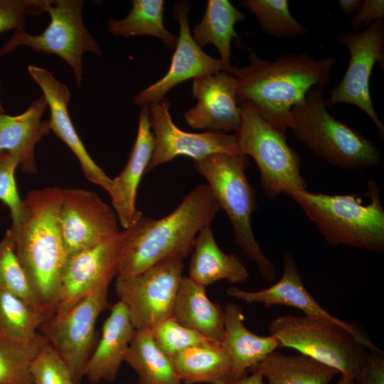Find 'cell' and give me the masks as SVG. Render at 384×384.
Masks as SVG:
<instances>
[{"mask_svg":"<svg viewBox=\"0 0 384 384\" xmlns=\"http://www.w3.org/2000/svg\"><path fill=\"white\" fill-rule=\"evenodd\" d=\"M336 384H355L354 383V379L348 377H346L343 375L340 376L339 379L338 380Z\"/></svg>","mask_w":384,"mask_h":384,"instance_id":"cell-43","label":"cell"},{"mask_svg":"<svg viewBox=\"0 0 384 384\" xmlns=\"http://www.w3.org/2000/svg\"><path fill=\"white\" fill-rule=\"evenodd\" d=\"M245 67L233 66L237 79V100L250 103L273 128L286 136L292 109L304 100L314 86L330 82L335 57L314 58L306 53H289L274 60L262 59L255 52Z\"/></svg>","mask_w":384,"mask_h":384,"instance_id":"cell-1","label":"cell"},{"mask_svg":"<svg viewBox=\"0 0 384 384\" xmlns=\"http://www.w3.org/2000/svg\"><path fill=\"white\" fill-rule=\"evenodd\" d=\"M355 384H384V353L380 349L366 352Z\"/></svg>","mask_w":384,"mask_h":384,"instance_id":"cell-39","label":"cell"},{"mask_svg":"<svg viewBox=\"0 0 384 384\" xmlns=\"http://www.w3.org/2000/svg\"><path fill=\"white\" fill-rule=\"evenodd\" d=\"M170 106L166 97L149 105V123L154 147L146 173L179 156L197 161L218 153L242 155L235 134L216 131L191 133L181 130L172 120Z\"/></svg>","mask_w":384,"mask_h":384,"instance_id":"cell-14","label":"cell"},{"mask_svg":"<svg viewBox=\"0 0 384 384\" xmlns=\"http://www.w3.org/2000/svg\"><path fill=\"white\" fill-rule=\"evenodd\" d=\"M61 198L62 188L58 186L29 191L9 228L46 320L55 313L68 258L59 225Z\"/></svg>","mask_w":384,"mask_h":384,"instance_id":"cell-2","label":"cell"},{"mask_svg":"<svg viewBox=\"0 0 384 384\" xmlns=\"http://www.w3.org/2000/svg\"><path fill=\"white\" fill-rule=\"evenodd\" d=\"M20 166L17 155L10 152L0 154V201L7 206L11 220L16 219L23 208L16 182L15 173Z\"/></svg>","mask_w":384,"mask_h":384,"instance_id":"cell-38","label":"cell"},{"mask_svg":"<svg viewBox=\"0 0 384 384\" xmlns=\"http://www.w3.org/2000/svg\"><path fill=\"white\" fill-rule=\"evenodd\" d=\"M171 359L184 384H226L232 378L230 360L220 342L191 347Z\"/></svg>","mask_w":384,"mask_h":384,"instance_id":"cell-26","label":"cell"},{"mask_svg":"<svg viewBox=\"0 0 384 384\" xmlns=\"http://www.w3.org/2000/svg\"><path fill=\"white\" fill-rule=\"evenodd\" d=\"M127 236L124 229L100 244L68 256L53 315L67 311L99 281L117 276Z\"/></svg>","mask_w":384,"mask_h":384,"instance_id":"cell-16","label":"cell"},{"mask_svg":"<svg viewBox=\"0 0 384 384\" xmlns=\"http://www.w3.org/2000/svg\"><path fill=\"white\" fill-rule=\"evenodd\" d=\"M128 15L122 19H110L107 31L124 38L149 36L161 39L169 48L174 49L178 36L164 23L165 2L162 0H133Z\"/></svg>","mask_w":384,"mask_h":384,"instance_id":"cell-30","label":"cell"},{"mask_svg":"<svg viewBox=\"0 0 384 384\" xmlns=\"http://www.w3.org/2000/svg\"><path fill=\"white\" fill-rule=\"evenodd\" d=\"M27 70L46 100L50 110L48 121L51 131L73 152L86 178L102 187L111 196L114 190L112 178L91 158L69 115L68 107L70 92L68 87L44 68L30 65Z\"/></svg>","mask_w":384,"mask_h":384,"instance_id":"cell-18","label":"cell"},{"mask_svg":"<svg viewBox=\"0 0 384 384\" xmlns=\"http://www.w3.org/2000/svg\"><path fill=\"white\" fill-rule=\"evenodd\" d=\"M191 6L186 1L175 5L173 12L179 24V35L169 69L159 80L134 96L137 106L162 100L171 89L189 79L225 71L221 60L204 52L192 38L188 22Z\"/></svg>","mask_w":384,"mask_h":384,"instance_id":"cell-15","label":"cell"},{"mask_svg":"<svg viewBox=\"0 0 384 384\" xmlns=\"http://www.w3.org/2000/svg\"><path fill=\"white\" fill-rule=\"evenodd\" d=\"M53 0H0V33L25 30L27 17L42 16Z\"/></svg>","mask_w":384,"mask_h":384,"instance_id":"cell-37","label":"cell"},{"mask_svg":"<svg viewBox=\"0 0 384 384\" xmlns=\"http://www.w3.org/2000/svg\"><path fill=\"white\" fill-rule=\"evenodd\" d=\"M113 277L96 283L67 311L44 321L38 332L68 367L75 384L85 377L87 363L97 344L96 321L112 305L108 290Z\"/></svg>","mask_w":384,"mask_h":384,"instance_id":"cell-9","label":"cell"},{"mask_svg":"<svg viewBox=\"0 0 384 384\" xmlns=\"http://www.w3.org/2000/svg\"><path fill=\"white\" fill-rule=\"evenodd\" d=\"M171 316L180 324L208 339L221 342L225 333L223 308L210 301L206 287L183 277Z\"/></svg>","mask_w":384,"mask_h":384,"instance_id":"cell-25","label":"cell"},{"mask_svg":"<svg viewBox=\"0 0 384 384\" xmlns=\"http://www.w3.org/2000/svg\"><path fill=\"white\" fill-rule=\"evenodd\" d=\"M236 90V78L225 71L194 78L192 96L197 103L184 113L185 122L193 129L236 132L241 121Z\"/></svg>","mask_w":384,"mask_h":384,"instance_id":"cell-17","label":"cell"},{"mask_svg":"<svg viewBox=\"0 0 384 384\" xmlns=\"http://www.w3.org/2000/svg\"><path fill=\"white\" fill-rule=\"evenodd\" d=\"M59 225L68 256L100 244L120 232L112 206L96 192L62 189Z\"/></svg>","mask_w":384,"mask_h":384,"instance_id":"cell-13","label":"cell"},{"mask_svg":"<svg viewBox=\"0 0 384 384\" xmlns=\"http://www.w3.org/2000/svg\"><path fill=\"white\" fill-rule=\"evenodd\" d=\"M124 362L137 373L138 384H181L171 358L155 343L150 329H136Z\"/></svg>","mask_w":384,"mask_h":384,"instance_id":"cell-29","label":"cell"},{"mask_svg":"<svg viewBox=\"0 0 384 384\" xmlns=\"http://www.w3.org/2000/svg\"><path fill=\"white\" fill-rule=\"evenodd\" d=\"M283 272L280 279L269 287L257 291H245L235 287L226 289L231 297L247 303H261L270 308L275 305L293 307L305 316L324 319L348 330L360 331L353 324L344 321L325 310L304 286L301 274L292 252L282 255Z\"/></svg>","mask_w":384,"mask_h":384,"instance_id":"cell-19","label":"cell"},{"mask_svg":"<svg viewBox=\"0 0 384 384\" xmlns=\"http://www.w3.org/2000/svg\"><path fill=\"white\" fill-rule=\"evenodd\" d=\"M248 164L245 155L218 153L194 161L193 168L206 179L220 209L227 213L237 245L255 262L262 277L272 282L275 267L263 254L251 225L257 203L255 190L245 174Z\"/></svg>","mask_w":384,"mask_h":384,"instance_id":"cell-6","label":"cell"},{"mask_svg":"<svg viewBox=\"0 0 384 384\" xmlns=\"http://www.w3.org/2000/svg\"><path fill=\"white\" fill-rule=\"evenodd\" d=\"M1 80H0V94H1ZM0 113H5V110L2 105L1 99H0Z\"/></svg>","mask_w":384,"mask_h":384,"instance_id":"cell-44","label":"cell"},{"mask_svg":"<svg viewBox=\"0 0 384 384\" xmlns=\"http://www.w3.org/2000/svg\"><path fill=\"white\" fill-rule=\"evenodd\" d=\"M368 200L363 194L327 195L306 189L286 192L314 223L326 240L373 252L384 251V210L378 183L368 182Z\"/></svg>","mask_w":384,"mask_h":384,"instance_id":"cell-4","label":"cell"},{"mask_svg":"<svg viewBox=\"0 0 384 384\" xmlns=\"http://www.w3.org/2000/svg\"><path fill=\"white\" fill-rule=\"evenodd\" d=\"M47 107L46 100L41 95L19 114L0 113V154L17 155L26 174H37L35 147L51 132L49 121L43 120Z\"/></svg>","mask_w":384,"mask_h":384,"instance_id":"cell-22","label":"cell"},{"mask_svg":"<svg viewBox=\"0 0 384 384\" xmlns=\"http://www.w3.org/2000/svg\"><path fill=\"white\" fill-rule=\"evenodd\" d=\"M188 267V277L202 287L219 280L233 284L247 280L249 272L235 254H227L218 247L211 225L198 233Z\"/></svg>","mask_w":384,"mask_h":384,"instance_id":"cell-24","label":"cell"},{"mask_svg":"<svg viewBox=\"0 0 384 384\" xmlns=\"http://www.w3.org/2000/svg\"><path fill=\"white\" fill-rule=\"evenodd\" d=\"M241 121L235 134L240 152L257 164L266 196L276 198L292 189H306L301 157L287 143L286 136L273 128L246 101L238 102Z\"/></svg>","mask_w":384,"mask_h":384,"instance_id":"cell-8","label":"cell"},{"mask_svg":"<svg viewBox=\"0 0 384 384\" xmlns=\"http://www.w3.org/2000/svg\"><path fill=\"white\" fill-rule=\"evenodd\" d=\"M323 86H314L304 101L294 106L289 128L315 155L342 169L377 166L381 154L358 130L332 116L326 105Z\"/></svg>","mask_w":384,"mask_h":384,"instance_id":"cell-5","label":"cell"},{"mask_svg":"<svg viewBox=\"0 0 384 384\" xmlns=\"http://www.w3.org/2000/svg\"><path fill=\"white\" fill-rule=\"evenodd\" d=\"M384 1L365 0L351 19V26L354 31L361 27H368L373 23L383 19Z\"/></svg>","mask_w":384,"mask_h":384,"instance_id":"cell-40","label":"cell"},{"mask_svg":"<svg viewBox=\"0 0 384 384\" xmlns=\"http://www.w3.org/2000/svg\"><path fill=\"white\" fill-rule=\"evenodd\" d=\"M154 137L149 123V105L142 107L137 134L129 158L122 172L112 178L114 193L110 196L119 225L132 226L140 211L136 209L139 185L152 157Z\"/></svg>","mask_w":384,"mask_h":384,"instance_id":"cell-20","label":"cell"},{"mask_svg":"<svg viewBox=\"0 0 384 384\" xmlns=\"http://www.w3.org/2000/svg\"><path fill=\"white\" fill-rule=\"evenodd\" d=\"M81 0H53L46 9L50 23L40 34L33 35L25 30L15 31L0 47V57L19 46L60 57L72 69L78 86L82 82V57L87 52L101 55L97 41L87 29Z\"/></svg>","mask_w":384,"mask_h":384,"instance_id":"cell-10","label":"cell"},{"mask_svg":"<svg viewBox=\"0 0 384 384\" xmlns=\"http://www.w3.org/2000/svg\"><path fill=\"white\" fill-rule=\"evenodd\" d=\"M183 260L167 259L137 274L116 277V294L127 306L136 329H151L171 316L183 277Z\"/></svg>","mask_w":384,"mask_h":384,"instance_id":"cell-11","label":"cell"},{"mask_svg":"<svg viewBox=\"0 0 384 384\" xmlns=\"http://www.w3.org/2000/svg\"><path fill=\"white\" fill-rule=\"evenodd\" d=\"M150 331L155 343L170 358L191 347L214 341L180 324L172 316L157 323Z\"/></svg>","mask_w":384,"mask_h":384,"instance_id":"cell-35","label":"cell"},{"mask_svg":"<svg viewBox=\"0 0 384 384\" xmlns=\"http://www.w3.org/2000/svg\"><path fill=\"white\" fill-rule=\"evenodd\" d=\"M135 331L125 304L118 301L112 305L110 315L103 323L100 339L85 369V377L90 383L114 380Z\"/></svg>","mask_w":384,"mask_h":384,"instance_id":"cell-21","label":"cell"},{"mask_svg":"<svg viewBox=\"0 0 384 384\" xmlns=\"http://www.w3.org/2000/svg\"><path fill=\"white\" fill-rule=\"evenodd\" d=\"M280 348H289L329 366L341 375L355 378L366 354L378 350L361 331L321 319L286 314L273 319L268 326Z\"/></svg>","mask_w":384,"mask_h":384,"instance_id":"cell-7","label":"cell"},{"mask_svg":"<svg viewBox=\"0 0 384 384\" xmlns=\"http://www.w3.org/2000/svg\"><path fill=\"white\" fill-rule=\"evenodd\" d=\"M226 384H265L263 376L256 370L251 371L250 375L231 378Z\"/></svg>","mask_w":384,"mask_h":384,"instance_id":"cell-41","label":"cell"},{"mask_svg":"<svg viewBox=\"0 0 384 384\" xmlns=\"http://www.w3.org/2000/svg\"><path fill=\"white\" fill-rule=\"evenodd\" d=\"M246 16L228 0H208L204 15L192 30L191 36L201 47L212 44L219 53L225 71L231 73V42L238 38L235 24Z\"/></svg>","mask_w":384,"mask_h":384,"instance_id":"cell-27","label":"cell"},{"mask_svg":"<svg viewBox=\"0 0 384 384\" xmlns=\"http://www.w3.org/2000/svg\"><path fill=\"white\" fill-rule=\"evenodd\" d=\"M220 207L208 184L193 188L166 216L154 219L140 212L127 229L117 277L137 274L167 259L183 260L193 251L201 229L211 225Z\"/></svg>","mask_w":384,"mask_h":384,"instance_id":"cell-3","label":"cell"},{"mask_svg":"<svg viewBox=\"0 0 384 384\" xmlns=\"http://www.w3.org/2000/svg\"><path fill=\"white\" fill-rule=\"evenodd\" d=\"M363 3L362 0H339V9L347 15L356 14Z\"/></svg>","mask_w":384,"mask_h":384,"instance_id":"cell-42","label":"cell"},{"mask_svg":"<svg viewBox=\"0 0 384 384\" xmlns=\"http://www.w3.org/2000/svg\"><path fill=\"white\" fill-rule=\"evenodd\" d=\"M338 38L348 48L350 60L343 78L325 99L326 105L348 103L356 106L368 116L383 137L384 126L373 107L370 80L376 63L384 68V21H377L362 31L341 33Z\"/></svg>","mask_w":384,"mask_h":384,"instance_id":"cell-12","label":"cell"},{"mask_svg":"<svg viewBox=\"0 0 384 384\" xmlns=\"http://www.w3.org/2000/svg\"><path fill=\"white\" fill-rule=\"evenodd\" d=\"M46 317L23 299L0 292V332L18 342H29L38 334Z\"/></svg>","mask_w":384,"mask_h":384,"instance_id":"cell-32","label":"cell"},{"mask_svg":"<svg viewBox=\"0 0 384 384\" xmlns=\"http://www.w3.org/2000/svg\"><path fill=\"white\" fill-rule=\"evenodd\" d=\"M47 342L39 332L26 343L14 341L0 332V384H33L31 364Z\"/></svg>","mask_w":384,"mask_h":384,"instance_id":"cell-31","label":"cell"},{"mask_svg":"<svg viewBox=\"0 0 384 384\" xmlns=\"http://www.w3.org/2000/svg\"><path fill=\"white\" fill-rule=\"evenodd\" d=\"M30 370L33 384H75L68 367L48 342L33 358Z\"/></svg>","mask_w":384,"mask_h":384,"instance_id":"cell-36","label":"cell"},{"mask_svg":"<svg viewBox=\"0 0 384 384\" xmlns=\"http://www.w3.org/2000/svg\"><path fill=\"white\" fill-rule=\"evenodd\" d=\"M0 292L20 297L43 314L29 279L15 252L10 229L6 231L0 241Z\"/></svg>","mask_w":384,"mask_h":384,"instance_id":"cell-34","label":"cell"},{"mask_svg":"<svg viewBox=\"0 0 384 384\" xmlns=\"http://www.w3.org/2000/svg\"><path fill=\"white\" fill-rule=\"evenodd\" d=\"M242 4L257 17L262 28L269 35L292 38L309 32L292 16L287 0H244Z\"/></svg>","mask_w":384,"mask_h":384,"instance_id":"cell-33","label":"cell"},{"mask_svg":"<svg viewBox=\"0 0 384 384\" xmlns=\"http://www.w3.org/2000/svg\"><path fill=\"white\" fill-rule=\"evenodd\" d=\"M223 311L225 333L220 343L230 360L232 378H236L247 374L280 346L270 334L262 336L251 332L244 324L242 309L237 304H225Z\"/></svg>","mask_w":384,"mask_h":384,"instance_id":"cell-23","label":"cell"},{"mask_svg":"<svg viewBox=\"0 0 384 384\" xmlns=\"http://www.w3.org/2000/svg\"><path fill=\"white\" fill-rule=\"evenodd\" d=\"M258 371L265 384H329L338 372L303 355L270 353L250 371Z\"/></svg>","mask_w":384,"mask_h":384,"instance_id":"cell-28","label":"cell"}]
</instances>
